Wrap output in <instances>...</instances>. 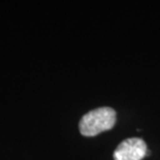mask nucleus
I'll return each instance as SVG.
<instances>
[{"mask_svg":"<svg viewBox=\"0 0 160 160\" xmlns=\"http://www.w3.org/2000/svg\"><path fill=\"white\" fill-rule=\"evenodd\" d=\"M147 155V145L138 137L123 140L113 153L114 160H142Z\"/></svg>","mask_w":160,"mask_h":160,"instance_id":"nucleus-2","label":"nucleus"},{"mask_svg":"<svg viewBox=\"0 0 160 160\" xmlns=\"http://www.w3.org/2000/svg\"><path fill=\"white\" fill-rule=\"evenodd\" d=\"M117 121V113L110 107H100L84 114L79 122V131L83 136H96L110 130Z\"/></svg>","mask_w":160,"mask_h":160,"instance_id":"nucleus-1","label":"nucleus"}]
</instances>
